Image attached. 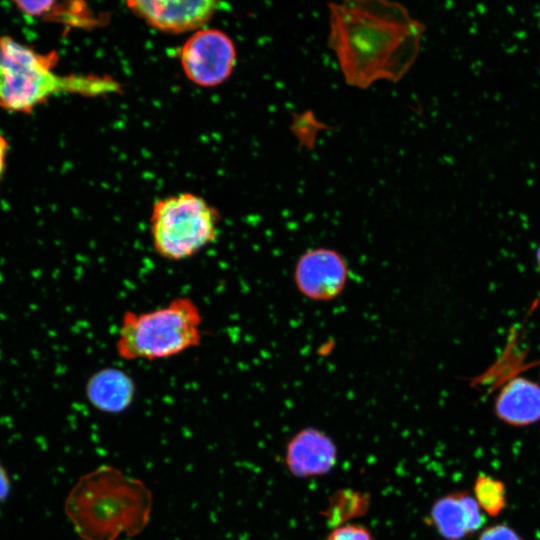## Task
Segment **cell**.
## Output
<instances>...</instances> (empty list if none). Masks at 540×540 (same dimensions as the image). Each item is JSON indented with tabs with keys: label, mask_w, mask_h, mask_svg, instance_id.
Instances as JSON below:
<instances>
[{
	"label": "cell",
	"mask_w": 540,
	"mask_h": 540,
	"mask_svg": "<svg viewBox=\"0 0 540 540\" xmlns=\"http://www.w3.org/2000/svg\"><path fill=\"white\" fill-rule=\"evenodd\" d=\"M349 266L336 249L315 247L305 250L297 259L293 280L298 292L316 302L339 297L346 288Z\"/></svg>",
	"instance_id": "52a82bcc"
},
{
	"label": "cell",
	"mask_w": 540,
	"mask_h": 540,
	"mask_svg": "<svg viewBox=\"0 0 540 540\" xmlns=\"http://www.w3.org/2000/svg\"><path fill=\"white\" fill-rule=\"evenodd\" d=\"M85 395L97 410L119 414L127 410L136 395L134 379L118 367H104L94 372L86 382Z\"/></svg>",
	"instance_id": "8fae6325"
},
{
	"label": "cell",
	"mask_w": 540,
	"mask_h": 540,
	"mask_svg": "<svg viewBox=\"0 0 540 540\" xmlns=\"http://www.w3.org/2000/svg\"><path fill=\"white\" fill-rule=\"evenodd\" d=\"M232 39L215 28H202L190 35L180 50V63L186 77L201 87L225 82L236 65Z\"/></svg>",
	"instance_id": "8992f818"
},
{
	"label": "cell",
	"mask_w": 540,
	"mask_h": 540,
	"mask_svg": "<svg viewBox=\"0 0 540 540\" xmlns=\"http://www.w3.org/2000/svg\"><path fill=\"white\" fill-rule=\"evenodd\" d=\"M537 259H538V262H539V265H540V246H539L538 251H537Z\"/></svg>",
	"instance_id": "d6986e66"
},
{
	"label": "cell",
	"mask_w": 540,
	"mask_h": 540,
	"mask_svg": "<svg viewBox=\"0 0 540 540\" xmlns=\"http://www.w3.org/2000/svg\"><path fill=\"white\" fill-rule=\"evenodd\" d=\"M368 503V496L356 491L344 490L334 495L326 512L329 519L336 520L333 526L335 527L347 523V519L363 514Z\"/></svg>",
	"instance_id": "4fadbf2b"
},
{
	"label": "cell",
	"mask_w": 540,
	"mask_h": 540,
	"mask_svg": "<svg viewBox=\"0 0 540 540\" xmlns=\"http://www.w3.org/2000/svg\"><path fill=\"white\" fill-rule=\"evenodd\" d=\"M220 213L203 197L181 192L157 199L149 231L153 252L166 261L193 258L218 237Z\"/></svg>",
	"instance_id": "5b68a950"
},
{
	"label": "cell",
	"mask_w": 540,
	"mask_h": 540,
	"mask_svg": "<svg viewBox=\"0 0 540 540\" xmlns=\"http://www.w3.org/2000/svg\"><path fill=\"white\" fill-rule=\"evenodd\" d=\"M337 460L335 441L316 427L297 431L285 446V466L292 476L299 479L324 476L332 471Z\"/></svg>",
	"instance_id": "9c48e42d"
},
{
	"label": "cell",
	"mask_w": 540,
	"mask_h": 540,
	"mask_svg": "<svg viewBox=\"0 0 540 540\" xmlns=\"http://www.w3.org/2000/svg\"><path fill=\"white\" fill-rule=\"evenodd\" d=\"M482 511L474 497L455 492L433 503L428 520L445 540H461L483 526Z\"/></svg>",
	"instance_id": "30bf717a"
},
{
	"label": "cell",
	"mask_w": 540,
	"mask_h": 540,
	"mask_svg": "<svg viewBox=\"0 0 540 540\" xmlns=\"http://www.w3.org/2000/svg\"><path fill=\"white\" fill-rule=\"evenodd\" d=\"M11 478L7 469L0 462V504L7 500L11 493Z\"/></svg>",
	"instance_id": "e0dca14e"
},
{
	"label": "cell",
	"mask_w": 540,
	"mask_h": 540,
	"mask_svg": "<svg viewBox=\"0 0 540 540\" xmlns=\"http://www.w3.org/2000/svg\"><path fill=\"white\" fill-rule=\"evenodd\" d=\"M328 46L350 86L401 80L415 62L424 25L399 3L349 0L329 5Z\"/></svg>",
	"instance_id": "6da1fadb"
},
{
	"label": "cell",
	"mask_w": 540,
	"mask_h": 540,
	"mask_svg": "<svg viewBox=\"0 0 540 540\" xmlns=\"http://www.w3.org/2000/svg\"><path fill=\"white\" fill-rule=\"evenodd\" d=\"M203 316L190 297H175L145 311L122 314L115 351L125 361H157L198 347L203 339Z\"/></svg>",
	"instance_id": "3957f363"
},
{
	"label": "cell",
	"mask_w": 540,
	"mask_h": 540,
	"mask_svg": "<svg viewBox=\"0 0 540 540\" xmlns=\"http://www.w3.org/2000/svg\"><path fill=\"white\" fill-rule=\"evenodd\" d=\"M6 152H7V142L0 135V179L2 177V174L4 172V168H5Z\"/></svg>",
	"instance_id": "ac0fdd59"
},
{
	"label": "cell",
	"mask_w": 540,
	"mask_h": 540,
	"mask_svg": "<svg viewBox=\"0 0 540 540\" xmlns=\"http://www.w3.org/2000/svg\"><path fill=\"white\" fill-rule=\"evenodd\" d=\"M474 496L481 509L490 516H497L505 506L503 483L487 475L477 477Z\"/></svg>",
	"instance_id": "5bb4252c"
},
{
	"label": "cell",
	"mask_w": 540,
	"mask_h": 540,
	"mask_svg": "<svg viewBox=\"0 0 540 540\" xmlns=\"http://www.w3.org/2000/svg\"><path fill=\"white\" fill-rule=\"evenodd\" d=\"M152 506V492L143 481L102 465L79 478L65 499L64 513L82 540H116L140 534Z\"/></svg>",
	"instance_id": "7a4b0ae2"
},
{
	"label": "cell",
	"mask_w": 540,
	"mask_h": 540,
	"mask_svg": "<svg viewBox=\"0 0 540 540\" xmlns=\"http://www.w3.org/2000/svg\"><path fill=\"white\" fill-rule=\"evenodd\" d=\"M478 540H522V538L508 526L495 525L485 529Z\"/></svg>",
	"instance_id": "2e32d148"
},
{
	"label": "cell",
	"mask_w": 540,
	"mask_h": 540,
	"mask_svg": "<svg viewBox=\"0 0 540 540\" xmlns=\"http://www.w3.org/2000/svg\"><path fill=\"white\" fill-rule=\"evenodd\" d=\"M55 59L52 53L43 55L9 36H1L0 106L27 113L56 93L98 95L119 89L107 78L60 76L53 71Z\"/></svg>",
	"instance_id": "277c9868"
},
{
	"label": "cell",
	"mask_w": 540,
	"mask_h": 540,
	"mask_svg": "<svg viewBox=\"0 0 540 540\" xmlns=\"http://www.w3.org/2000/svg\"><path fill=\"white\" fill-rule=\"evenodd\" d=\"M126 5L159 31L194 33L204 28L219 9L220 3L212 0H130Z\"/></svg>",
	"instance_id": "ba28073f"
},
{
	"label": "cell",
	"mask_w": 540,
	"mask_h": 540,
	"mask_svg": "<svg viewBox=\"0 0 540 540\" xmlns=\"http://www.w3.org/2000/svg\"><path fill=\"white\" fill-rule=\"evenodd\" d=\"M324 540H374L371 531L359 523L347 522L335 527Z\"/></svg>",
	"instance_id": "9a60e30c"
},
{
	"label": "cell",
	"mask_w": 540,
	"mask_h": 540,
	"mask_svg": "<svg viewBox=\"0 0 540 540\" xmlns=\"http://www.w3.org/2000/svg\"><path fill=\"white\" fill-rule=\"evenodd\" d=\"M495 412L504 422L524 426L540 420V386L517 377L501 390L495 402Z\"/></svg>",
	"instance_id": "7c38bea8"
}]
</instances>
